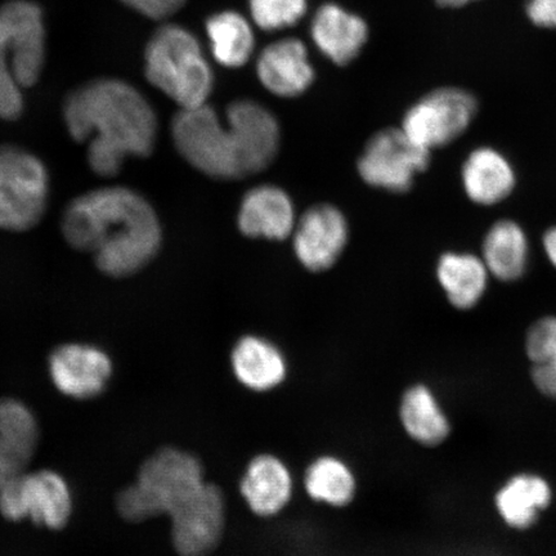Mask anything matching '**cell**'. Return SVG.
<instances>
[{
    "instance_id": "obj_1",
    "label": "cell",
    "mask_w": 556,
    "mask_h": 556,
    "mask_svg": "<svg viewBox=\"0 0 556 556\" xmlns=\"http://www.w3.org/2000/svg\"><path fill=\"white\" fill-rule=\"evenodd\" d=\"M68 245L93 255L110 277L135 275L162 247V225L141 193L123 186L101 187L74 199L62 215Z\"/></svg>"
},
{
    "instance_id": "obj_2",
    "label": "cell",
    "mask_w": 556,
    "mask_h": 556,
    "mask_svg": "<svg viewBox=\"0 0 556 556\" xmlns=\"http://www.w3.org/2000/svg\"><path fill=\"white\" fill-rule=\"evenodd\" d=\"M179 154L208 177L232 180L267 168L280 149L276 116L263 104L240 100L227 110V122L207 104L180 109L172 122Z\"/></svg>"
},
{
    "instance_id": "obj_3",
    "label": "cell",
    "mask_w": 556,
    "mask_h": 556,
    "mask_svg": "<svg viewBox=\"0 0 556 556\" xmlns=\"http://www.w3.org/2000/svg\"><path fill=\"white\" fill-rule=\"evenodd\" d=\"M64 119L74 141L88 142V164L100 177H115L125 160L149 156L155 148V110L127 81L99 79L75 89Z\"/></svg>"
},
{
    "instance_id": "obj_4",
    "label": "cell",
    "mask_w": 556,
    "mask_h": 556,
    "mask_svg": "<svg viewBox=\"0 0 556 556\" xmlns=\"http://www.w3.org/2000/svg\"><path fill=\"white\" fill-rule=\"evenodd\" d=\"M204 468L189 452L164 447L150 456L137 481L116 497V509L130 523L164 516L203 489Z\"/></svg>"
},
{
    "instance_id": "obj_5",
    "label": "cell",
    "mask_w": 556,
    "mask_h": 556,
    "mask_svg": "<svg viewBox=\"0 0 556 556\" xmlns=\"http://www.w3.org/2000/svg\"><path fill=\"white\" fill-rule=\"evenodd\" d=\"M144 61L146 78L180 109L201 106L211 97L213 70L200 41L185 27H160L146 48Z\"/></svg>"
},
{
    "instance_id": "obj_6",
    "label": "cell",
    "mask_w": 556,
    "mask_h": 556,
    "mask_svg": "<svg viewBox=\"0 0 556 556\" xmlns=\"http://www.w3.org/2000/svg\"><path fill=\"white\" fill-rule=\"evenodd\" d=\"M0 514L11 521L31 520L61 530L72 518L73 493L59 472L25 470L0 486Z\"/></svg>"
},
{
    "instance_id": "obj_7",
    "label": "cell",
    "mask_w": 556,
    "mask_h": 556,
    "mask_svg": "<svg viewBox=\"0 0 556 556\" xmlns=\"http://www.w3.org/2000/svg\"><path fill=\"white\" fill-rule=\"evenodd\" d=\"M476 97L460 88L433 90L403 116L401 129L430 152L444 148L468 130L477 115Z\"/></svg>"
},
{
    "instance_id": "obj_8",
    "label": "cell",
    "mask_w": 556,
    "mask_h": 556,
    "mask_svg": "<svg viewBox=\"0 0 556 556\" xmlns=\"http://www.w3.org/2000/svg\"><path fill=\"white\" fill-rule=\"evenodd\" d=\"M432 152L420 148L401 128H389L372 136L361 154L359 177L375 189L405 193L415 178L426 172Z\"/></svg>"
},
{
    "instance_id": "obj_9",
    "label": "cell",
    "mask_w": 556,
    "mask_h": 556,
    "mask_svg": "<svg viewBox=\"0 0 556 556\" xmlns=\"http://www.w3.org/2000/svg\"><path fill=\"white\" fill-rule=\"evenodd\" d=\"M0 55L23 89L39 80L46 60V27L39 5L11 0L0 7Z\"/></svg>"
},
{
    "instance_id": "obj_10",
    "label": "cell",
    "mask_w": 556,
    "mask_h": 556,
    "mask_svg": "<svg viewBox=\"0 0 556 556\" xmlns=\"http://www.w3.org/2000/svg\"><path fill=\"white\" fill-rule=\"evenodd\" d=\"M173 546L180 556H208L226 528V502L218 485L205 483L170 514Z\"/></svg>"
},
{
    "instance_id": "obj_11",
    "label": "cell",
    "mask_w": 556,
    "mask_h": 556,
    "mask_svg": "<svg viewBox=\"0 0 556 556\" xmlns=\"http://www.w3.org/2000/svg\"><path fill=\"white\" fill-rule=\"evenodd\" d=\"M350 238L344 214L323 204L308 208L298 222L294 252L299 262L313 273H323L338 262Z\"/></svg>"
},
{
    "instance_id": "obj_12",
    "label": "cell",
    "mask_w": 556,
    "mask_h": 556,
    "mask_svg": "<svg viewBox=\"0 0 556 556\" xmlns=\"http://www.w3.org/2000/svg\"><path fill=\"white\" fill-rule=\"evenodd\" d=\"M50 375L62 394L74 400H90L106 388L113 375V363L100 348L70 343L51 354Z\"/></svg>"
},
{
    "instance_id": "obj_13",
    "label": "cell",
    "mask_w": 556,
    "mask_h": 556,
    "mask_svg": "<svg viewBox=\"0 0 556 556\" xmlns=\"http://www.w3.org/2000/svg\"><path fill=\"white\" fill-rule=\"evenodd\" d=\"M50 178L0 163V228L23 232L37 226L47 207Z\"/></svg>"
},
{
    "instance_id": "obj_14",
    "label": "cell",
    "mask_w": 556,
    "mask_h": 556,
    "mask_svg": "<svg viewBox=\"0 0 556 556\" xmlns=\"http://www.w3.org/2000/svg\"><path fill=\"white\" fill-rule=\"evenodd\" d=\"M256 75L264 88L282 99L307 92L315 81L307 47L295 38L276 40L264 48L256 61Z\"/></svg>"
},
{
    "instance_id": "obj_15",
    "label": "cell",
    "mask_w": 556,
    "mask_h": 556,
    "mask_svg": "<svg viewBox=\"0 0 556 556\" xmlns=\"http://www.w3.org/2000/svg\"><path fill=\"white\" fill-rule=\"evenodd\" d=\"M465 194L477 205L503 203L517 187V172L509 157L491 146L472 150L462 166Z\"/></svg>"
},
{
    "instance_id": "obj_16",
    "label": "cell",
    "mask_w": 556,
    "mask_h": 556,
    "mask_svg": "<svg viewBox=\"0 0 556 556\" xmlns=\"http://www.w3.org/2000/svg\"><path fill=\"white\" fill-rule=\"evenodd\" d=\"M238 224L248 238L285 240L295 228L293 201L280 187H255L241 201Z\"/></svg>"
},
{
    "instance_id": "obj_17",
    "label": "cell",
    "mask_w": 556,
    "mask_h": 556,
    "mask_svg": "<svg viewBox=\"0 0 556 556\" xmlns=\"http://www.w3.org/2000/svg\"><path fill=\"white\" fill-rule=\"evenodd\" d=\"M311 37L326 59L338 66L350 65L364 50L368 27L364 18L343 7L328 3L312 18Z\"/></svg>"
},
{
    "instance_id": "obj_18",
    "label": "cell",
    "mask_w": 556,
    "mask_h": 556,
    "mask_svg": "<svg viewBox=\"0 0 556 556\" xmlns=\"http://www.w3.org/2000/svg\"><path fill=\"white\" fill-rule=\"evenodd\" d=\"M293 477L280 458L263 454L249 463L240 482V492L250 510L258 517L281 513L293 496Z\"/></svg>"
},
{
    "instance_id": "obj_19",
    "label": "cell",
    "mask_w": 556,
    "mask_h": 556,
    "mask_svg": "<svg viewBox=\"0 0 556 556\" xmlns=\"http://www.w3.org/2000/svg\"><path fill=\"white\" fill-rule=\"evenodd\" d=\"M435 276L448 303L460 311L477 307L491 278L482 256L468 252L443 253L437 262Z\"/></svg>"
},
{
    "instance_id": "obj_20",
    "label": "cell",
    "mask_w": 556,
    "mask_h": 556,
    "mask_svg": "<svg viewBox=\"0 0 556 556\" xmlns=\"http://www.w3.org/2000/svg\"><path fill=\"white\" fill-rule=\"evenodd\" d=\"M231 365L236 379L250 391L268 392L287 379L288 364L267 339L247 336L233 346Z\"/></svg>"
},
{
    "instance_id": "obj_21",
    "label": "cell",
    "mask_w": 556,
    "mask_h": 556,
    "mask_svg": "<svg viewBox=\"0 0 556 556\" xmlns=\"http://www.w3.org/2000/svg\"><path fill=\"white\" fill-rule=\"evenodd\" d=\"M530 250L525 228L516 220L502 219L486 231L481 256L491 277L513 282L526 274Z\"/></svg>"
},
{
    "instance_id": "obj_22",
    "label": "cell",
    "mask_w": 556,
    "mask_h": 556,
    "mask_svg": "<svg viewBox=\"0 0 556 556\" xmlns=\"http://www.w3.org/2000/svg\"><path fill=\"white\" fill-rule=\"evenodd\" d=\"M553 490L545 478L532 472L514 476L495 496L498 516L514 530L525 531L536 525L540 514L551 505Z\"/></svg>"
},
{
    "instance_id": "obj_23",
    "label": "cell",
    "mask_w": 556,
    "mask_h": 556,
    "mask_svg": "<svg viewBox=\"0 0 556 556\" xmlns=\"http://www.w3.org/2000/svg\"><path fill=\"white\" fill-rule=\"evenodd\" d=\"M39 442L37 419L25 403L0 400V454L15 475L26 470Z\"/></svg>"
},
{
    "instance_id": "obj_24",
    "label": "cell",
    "mask_w": 556,
    "mask_h": 556,
    "mask_svg": "<svg viewBox=\"0 0 556 556\" xmlns=\"http://www.w3.org/2000/svg\"><path fill=\"white\" fill-rule=\"evenodd\" d=\"M403 429L422 446H440L451 434V426L440 402L427 386L408 388L401 400Z\"/></svg>"
},
{
    "instance_id": "obj_25",
    "label": "cell",
    "mask_w": 556,
    "mask_h": 556,
    "mask_svg": "<svg viewBox=\"0 0 556 556\" xmlns=\"http://www.w3.org/2000/svg\"><path fill=\"white\" fill-rule=\"evenodd\" d=\"M205 29L212 55L219 65L239 68L252 59L255 50L254 30L240 13H215L207 18Z\"/></svg>"
},
{
    "instance_id": "obj_26",
    "label": "cell",
    "mask_w": 556,
    "mask_h": 556,
    "mask_svg": "<svg viewBox=\"0 0 556 556\" xmlns=\"http://www.w3.org/2000/svg\"><path fill=\"white\" fill-rule=\"evenodd\" d=\"M304 486L317 503L343 507L356 496L357 482L348 465L333 456L318 457L305 471Z\"/></svg>"
},
{
    "instance_id": "obj_27",
    "label": "cell",
    "mask_w": 556,
    "mask_h": 556,
    "mask_svg": "<svg viewBox=\"0 0 556 556\" xmlns=\"http://www.w3.org/2000/svg\"><path fill=\"white\" fill-rule=\"evenodd\" d=\"M307 10V0H249L253 23L267 33L289 29L305 16Z\"/></svg>"
},
{
    "instance_id": "obj_28",
    "label": "cell",
    "mask_w": 556,
    "mask_h": 556,
    "mask_svg": "<svg viewBox=\"0 0 556 556\" xmlns=\"http://www.w3.org/2000/svg\"><path fill=\"white\" fill-rule=\"evenodd\" d=\"M526 353L532 365L556 359V316L538 319L526 336Z\"/></svg>"
},
{
    "instance_id": "obj_29",
    "label": "cell",
    "mask_w": 556,
    "mask_h": 556,
    "mask_svg": "<svg viewBox=\"0 0 556 556\" xmlns=\"http://www.w3.org/2000/svg\"><path fill=\"white\" fill-rule=\"evenodd\" d=\"M23 109V87L18 85L9 62L0 55V117L15 121Z\"/></svg>"
},
{
    "instance_id": "obj_30",
    "label": "cell",
    "mask_w": 556,
    "mask_h": 556,
    "mask_svg": "<svg viewBox=\"0 0 556 556\" xmlns=\"http://www.w3.org/2000/svg\"><path fill=\"white\" fill-rule=\"evenodd\" d=\"M121 2L146 17L164 20L182 9L187 0H121Z\"/></svg>"
},
{
    "instance_id": "obj_31",
    "label": "cell",
    "mask_w": 556,
    "mask_h": 556,
    "mask_svg": "<svg viewBox=\"0 0 556 556\" xmlns=\"http://www.w3.org/2000/svg\"><path fill=\"white\" fill-rule=\"evenodd\" d=\"M531 377L540 393L556 400V359L532 365Z\"/></svg>"
},
{
    "instance_id": "obj_32",
    "label": "cell",
    "mask_w": 556,
    "mask_h": 556,
    "mask_svg": "<svg viewBox=\"0 0 556 556\" xmlns=\"http://www.w3.org/2000/svg\"><path fill=\"white\" fill-rule=\"evenodd\" d=\"M527 15L534 25L556 27V0H528Z\"/></svg>"
},
{
    "instance_id": "obj_33",
    "label": "cell",
    "mask_w": 556,
    "mask_h": 556,
    "mask_svg": "<svg viewBox=\"0 0 556 556\" xmlns=\"http://www.w3.org/2000/svg\"><path fill=\"white\" fill-rule=\"evenodd\" d=\"M542 249L548 262L556 269V226L547 228L542 236Z\"/></svg>"
},
{
    "instance_id": "obj_34",
    "label": "cell",
    "mask_w": 556,
    "mask_h": 556,
    "mask_svg": "<svg viewBox=\"0 0 556 556\" xmlns=\"http://www.w3.org/2000/svg\"><path fill=\"white\" fill-rule=\"evenodd\" d=\"M15 472L11 470L9 465L4 462L2 454H0V486H2L9 479L15 477Z\"/></svg>"
},
{
    "instance_id": "obj_35",
    "label": "cell",
    "mask_w": 556,
    "mask_h": 556,
    "mask_svg": "<svg viewBox=\"0 0 556 556\" xmlns=\"http://www.w3.org/2000/svg\"><path fill=\"white\" fill-rule=\"evenodd\" d=\"M435 2L441 7H454V9H457V7L468 4L471 0H435Z\"/></svg>"
}]
</instances>
